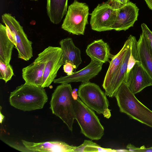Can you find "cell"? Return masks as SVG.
Returning a JSON list of instances; mask_svg holds the SVG:
<instances>
[{
	"label": "cell",
	"mask_w": 152,
	"mask_h": 152,
	"mask_svg": "<svg viewBox=\"0 0 152 152\" xmlns=\"http://www.w3.org/2000/svg\"><path fill=\"white\" fill-rule=\"evenodd\" d=\"M48 99L44 88L25 83L10 93L9 101L17 109L30 111L43 108Z\"/></svg>",
	"instance_id": "obj_1"
},
{
	"label": "cell",
	"mask_w": 152,
	"mask_h": 152,
	"mask_svg": "<svg viewBox=\"0 0 152 152\" xmlns=\"http://www.w3.org/2000/svg\"><path fill=\"white\" fill-rule=\"evenodd\" d=\"M124 82L115 96L120 111L131 118L152 128V111L135 96Z\"/></svg>",
	"instance_id": "obj_2"
},
{
	"label": "cell",
	"mask_w": 152,
	"mask_h": 152,
	"mask_svg": "<svg viewBox=\"0 0 152 152\" xmlns=\"http://www.w3.org/2000/svg\"><path fill=\"white\" fill-rule=\"evenodd\" d=\"M72 90L70 84H61L54 91L50 103L52 113L61 119L71 131L75 119Z\"/></svg>",
	"instance_id": "obj_3"
},
{
	"label": "cell",
	"mask_w": 152,
	"mask_h": 152,
	"mask_svg": "<svg viewBox=\"0 0 152 152\" xmlns=\"http://www.w3.org/2000/svg\"><path fill=\"white\" fill-rule=\"evenodd\" d=\"M75 119L81 133L92 140L100 139L104 134V129L93 110L86 105L78 97L74 101Z\"/></svg>",
	"instance_id": "obj_4"
},
{
	"label": "cell",
	"mask_w": 152,
	"mask_h": 152,
	"mask_svg": "<svg viewBox=\"0 0 152 152\" xmlns=\"http://www.w3.org/2000/svg\"><path fill=\"white\" fill-rule=\"evenodd\" d=\"M77 93L79 98L88 107L107 118L111 117L107 95L98 85L90 81L82 83Z\"/></svg>",
	"instance_id": "obj_5"
},
{
	"label": "cell",
	"mask_w": 152,
	"mask_h": 152,
	"mask_svg": "<svg viewBox=\"0 0 152 152\" xmlns=\"http://www.w3.org/2000/svg\"><path fill=\"white\" fill-rule=\"evenodd\" d=\"M89 10V7L86 3L74 0L68 7L62 28L73 34L83 35L88 23Z\"/></svg>",
	"instance_id": "obj_6"
},
{
	"label": "cell",
	"mask_w": 152,
	"mask_h": 152,
	"mask_svg": "<svg viewBox=\"0 0 152 152\" xmlns=\"http://www.w3.org/2000/svg\"><path fill=\"white\" fill-rule=\"evenodd\" d=\"M3 22L7 26L12 33L18 53V58L25 61L33 56L32 43L28 39L23 27L10 14L5 13L1 16Z\"/></svg>",
	"instance_id": "obj_7"
},
{
	"label": "cell",
	"mask_w": 152,
	"mask_h": 152,
	"mask_svg": "<svg viewBox=\"0 0 152 152\" xmlns=\"http://www.w3.org/2000/svg\"><path fill=\"white\" fill-rule=\"evenodd\" d=\"M117 15V9L107 1L99 4L91 14L90 24L92 30L102 32L113 30Z\"/></svg>",
	"instance_id": "obj_8"
},
{
	"label": "cell",
	"mask_w": 152,
	"mask_h": 152,
	"mask_svg": "<svg viewBox=\"0 0 152 152\" xmlns=\"http://www.w3.org/2000/svg\"><path fill=\"white\" fill-rule=\"evenodd\" d=\"M48 51V47L38 54V57L32 63L23 69L22 77L26 83L42 86Z\"/></svg>",
	"instance_id": "obj_9"
},
{
	"label": "cell",
	"mask_w": 152,
	"mask_h": 152,
	"mask_svg": "<svg viewBox=\"0 0 152 152\" xmlns=\"http://www.w3.org/2000/svg\"><path fill=\"white\" fill-rule=\"evenodd\" d=\"M47 61L41 87H48L55 79L57 72L63 65V53L60 47L49 46Z\"/></svg>",
	"instance_id": "obj_10"
},
{
	"label": "cell",
	"mask_w": 152,
	"mask_h": 152,
	"mask_svg": "<svg viewBox=\"0 0 152 152\" xmlns=\"http://www.w3.org/2000/svg\"><path fill=\"white\" fill-rule=\"evenodd\" d=\"M124 82L134 94L147 87L152 86V78L141 62L135 64L126 77Z\"/></svg>",
	"instance_id": "obj_11"
},
{
	"label": "cell",
	"mask_w": 152,
	"mask_h": 152,
	"mask_svg": "<svg viewBox=\"0 0 152 152\" xmlns=\"http://www.w3.org/2000/svg\"><path fill=\"white\" fill-rule=\"evenodd\" d=\"M104 63L91 60V62L83 69L70 75L61 77L53 80L55 83H66L74 82L84 83L97 75L101 71Z\"/></svg>",
	"instance_id": "obj_12"
},
{
	"label": "cell",
	"mask_w": 152,
	"mask_h": 152,
	"mask_svg": "<svg viewBox=\"0 0 152 152\" xmlns=\"http://www.w3.org/2000/svg\"><path fill=\"white\" fill-rule=\"evenodd\" d=\"M139 9L131 2L117 9V15L113 30L125 31L133 27L137 20Z\"/></svg>",
	"instance_id": "obj_13"
},
{
	"label": "cell",
	"mask_w": 152,
	"mask_h": 152,
	"mask_svg": "<svg viewBox=\"0 0 152 152\" xmlns=\"http://www.w3.org/2000/svg\"><path fill=\"white\" fill-rule=\"evenodd\" d=\"M21 141L26 148L30 152H74L76 147L61 141L34 142L22 140Z\"/></svg>",
	"instance_id": "obj_14"
},
{
	"label": "cell",
	"mask_w": 152,
	"mask_h": 152,
	"mask_svg": "<svg viewBox=\"0 0 152 152\" xmlns=\"http://www.w3.org/2000/svg\"><path fill=\"white\" fill-rule=\"evenodd\" d=\"M59 43L63 53V65L70 63L74 69H77L82 62L80 49L75 46L70 37L61 39Z\"/></svg>",
	"instance_id": "obj_15"
},
{
	"label": "cell",
	"mask_w": 152,
	"mask_h": 152,
	"mask_svg": "<svg viewBox=\"0 0 152 152\" xmlns=\"http://www.w3.org/2000/svg\"><path fill=\"white\" fill-rule=\"evenodd\" d=\"M86 52L91 60L103 63L110 62V58L113 56L110 53L108 44L102 39L94 40L88 45Z\"/></svg>",
	"instance_id": "obj_16"
},
{
	"label": "cell",
	"mask_w": 152,
	"mask_h": 152,
	"mask_svg": "<svg viewBox=\"0 0 152 152\" xmlns=\"http://www.w3.org/2000/svg\"><path fill=\"white\" fill-rule=\"evenodd\" d=\"M132 35H129L119 52L113 55L110 61V65L105 75L102 86L106 91L108 88L113 77L120 66L128 48L130 46Z\"/></svg>",
	"instance_id": "obj_17"
},
{
	"label": "cell",
	"mask_w": 152,
	"mask_h": 152,
	"mask_svg": "<svg viewBox=\"0 0 152 152\" xmlns=\"http://www.w3.org/2000/svg\"><path fill=\"white\" fill-rule=\"evenodd\" d=\"M131 51V44L122 61L120 66L113 77L105 93L107 96L112 98L115 96L118 89L124 82L126 77L128 62Z\"/></svg>",
	"instance_id": "obj_18"
},
{
	"label": "cell",
	"mask_w": 152,
	"mask_h": 152,
	"mask_svg": "<svg viewBox=\"0 0 152 152\" xmlns=\"http://www.w3.org/2000/svg\"><path fill=\"white\" fill-rule=\"evenodd\" d=\"M137 45L139 61L152 78V56L148 41L142 32L137 41Z\"/></svg>",
	"instance_id": "obj_19"
},
{
	"label": "cell",
	"mask_w": 152,
	"mask_h": 152,
	"mask_svg": "<svg viewBox=\"0 0 152 152\" xmlns=\"http://www.w3.org/2000/svg\"><path fill=\"white\" fill-rule=\"evenodd\" d=\"M68 0H47V10L51 22L58 24L67 12Z\"/></svg>",
	"instance_id": "obj_20"
},
{
	"label": "cell",
	"mask_w": 152,
	"mask_h": 152,
	"mask_svg": "<svg viewBox=\"0 0 152 152\" xmlns=\"http://www.w3.org/2000/svg\"><path fill=\"white\" fill-rule=\"evenodd\" d=\"M14 44L9 39L6 27L0 24V61L7 65L10 64Z\"/></svg>",
	"instance_id": "obj_21"
},
{
	"label": "cell",
	"mask_w": 152,
	"mask_h": 152,
	"mask_svg": "<svg viewBox=\"0 0 152 152\" xmlns=\"http://www.w3.org/2000/svg\"><path fill=\"white\" fill-rule=\"evenodd\" d=\"M74 152H116V151L115 149L101 147L92 140H85L82 144L76 146Z\"/></svg>",
	"instance_id": "obj_22"
},
{
	"label": "cell",
	"mask_w": 152,
	"mask_h": 152,
	"mask_svg": "<svg viewBox=\"0 0 152 152\" xmlns=\"http://www.w3.org/2000/svg\"><path fill=\"white\" fill-rule=\"evenodd\" d=\"M14 75L13 69L10 64L7 65L0 61V79L6 83L11 80Z\"/></svg>",
	"instance_id": "obj_23"
},
{
	"label": "cell",
	"mask_w": 152,
	"mask_h": 152,
	"mask_svg": "<svg viewBox=\"0 0 152 152\" xmlns=\"http://www.w3.org/2000/svg\"><path fill=\"white\" fill-rule=\"evenodd\" d=\"M141 27L142 32L144 34L148 41L150 52L152 56V31L144 23L141 24Z\"/></svg>",
	"instance_id": "obj_24"
},
{
	"label": "cell",
	"mask_w": 152,
	"mask_h": 152,
	"mask_svg": "<svg viewBox=\"0 0 152 152\" xmlns=\"http://www.w3.org/2000/svg\"><path fill=\"white\" fill-rule=\"evenodd\" d=\"M107 1L112 7L118 9L126 4L129 0H108Z\"/></svg>",
	"instance_id": "obj_25"
},
{
	"label": "cell",
	"mask_w": 152,
	"mask_h": 152,
	"mask_svg": "<svg viewBox=\"0 0 152 152\" xmlns=\"http://www.w3.org/2000/svg\"><path fill=\"white\" fill-rule=\"evenodd\" d=\"M63 70L64 72L67 75H70L74 73L73 72L74 66L72 64L70 63H66L64 64Z\"/></svg>",
	"instance_id": "obj_26"
},
{
	"label": "cell",
	"mask_w": 152,
	"mask_h": 152,
	"mask_svg": "<svg viewBox=\"0 0 152 152\" xmlns=\"http://www.w3.org/2000/svg\"><path fill=\"white\" fill-rule=\"evenodd\" d=\"M6 26V31L7 36L11 41L14 44L15 46V47L16 45V44L15 41L14 36L9 27L7 26Z\"/></svg>",
	"instance_id": "obj_27"
},
{
	"label": "cell",
	"mask_w": 152,
	"mask_h": 152,
	"mask_svg": "<svg viewBox=\"0 0 152 152\" xmlns=\"http://www.w3.org/2000/svg\"><path fill=\"white\" fill-rule=\"evenodd\" d=\"M136 152H152V147L146 148L144 146L141 147L140 148H137Z\"/></svg>",
	"instance_id": "obj_28"
},
{
	"label": "cell",
	"mask_w": 152,
	"mask_h": 152,
	"mask_svg": "<svg viewBox=\"0 0 152 152\" xmlns=\"http://www.w3.org/2000/svg\"><path fill=\"white\" fill-rule=\"evenodd\" d=\"M126 148L129 151L136 152L137 147L130 143L127 145Z\"/></svg>",
	"instance_id": "obj_29"
},
{
	"label": "cell",
	"mask_w": 152,
	"mask_h": 152,
	"mask_svg": "<svg viewBox=\"0 0 152 152\" xmlns=\"http://www.w3.org/2000/svg\"><path fill=\"white\" fill-rule=\"evenodd\" d=\"M77 89L76 88L74 89L72 91V95L74 100H76L78 98V95L77 92Z\"/></svg>",
	"instance_id": "obj_30"
},
{
	"label": "cell",
	"mask_w": 152,
	"mask_h": 152,
	"mask_svg": "<svg viewBox=\"0 0 152 152\" xmlns=\"http://www.w3.org/2000/svg\"><path fill=\"white\" fill-rule=\"evenodd\" d=\"M149 8L152 10V0H144Z\"/></svg>",
	"instance_id": "obj_31"
},
{
	"label": "cell",
	"mask_w": 152,
	"mask_h": 152,
	"mask_svg": "<svg viewBox=\"0 0 152 152\" xmlns=\"http://www.w3.org/2000/svg\"><path fill=\"white\" fill-rule=\"evenodd\" d=\"M0 122L1 124L3 121V120L4 118V116L1 113V111L0 112Z\"/></svg>",
	"instance_id": "obj_32"
},
{
	"label": "cell",
	"mask_w": 152,
	"mask_h": 152,
	"mask_svg": "<svg viewBox=\"0 0 152 152\" xmlns=\"http://www.w3.org/2000/svg\"><path fill=\"white\" fill-rule=\"evenodd\" d=\"M116 152H127L129 151L127 149H118L116 150Z\"/></svg>",
	"instance_id": "obj_33"
},
{
	"label": "cell",
	"mask_w": 152,
	"mask_h": 152,
	"mask_svg": "<svg viewBox=\"0 0 152 152\" xmlns=\"http://www.w3.org/2000/svg\"><path fill=\"white\" fill-rule=\"evenodd\" d=\"M31 0L35 1H37L38 0Z\"/></svg>",
	"instance_id": "obj_34"
}]
</instances>
